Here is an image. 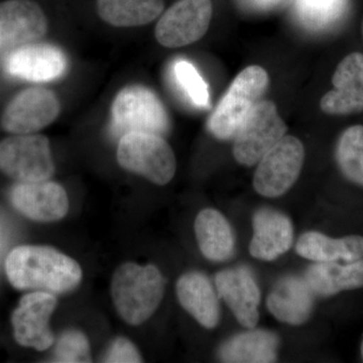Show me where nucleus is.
<instances>
[{
	"instance_id": "obj_1",
	"label": "nucleus",
	"mask_w": 363,
	"mask_h": 363,
	"mask_svg": "<svg viewBox=\"0 0 363 363\" xmlns=\"http://www.w3.org/2000/svg\"><path fill=\"white\" fill-rule=\"evenodd\" d=\"M7 278L18 290L65 294L77 288L82 269L65 253L50 247L14 248L6 262Z\"/></svg>"
},
{
	"instance_id": "obj_2",
	"label": "nucleus",
	"mask_w": 363,
	"mask_h": 363,
	"mask_svg": "<svg viewBox=\"0 0 363 363\" xmlns=\"http://www.w3.org/2000/svg\"><path fill=\"white\" fill-rule=\"evenodd\" d=\"M164 293V277L152 264L125 262L117 267L111 281V297L119 316L138 326L152 316Z\"/></svg>"
},
{
	"instance_id": "obj_3",
	"label": "nucleus",
	"mask_w": 363,
	"mask_h": 363,
	"mask_svg": "<svg viewBox=\"0 0 363 363\" xmlns=\"http://www.w3.org/2000/svg\"><path fill=\"white\" fill-rule=\"evenodd\" d=\"M269 84V74L262 67L252 65L243 69L210 116V133L217 140L233 138L245 116L266 93Z\"/></svg>"
},
{
	"instance_id": "obj_4",
	"label": "nucleus",
	"mask_w": 363,
	"mask_h": 363,
	"mask_svg": "<svg viewBox=\"0 0 363 363\" xmlns=\"http://www.w3.org/2000/svg\"><path fill=\"white\" fill-rule=\"evenodd\" d=\"M117 161L121 168L145 177L156 185H167L176 173L173 150L162 136L133 131L121 138Z\"/></svg>"
},
{
	"instance_id": "obj_5",
	"label": "nucleus",
	"mask_w": 363,
	"mask_h": 363,
	"mask_svg": "<svg viewBox=\"0 0 363 363\" xmlns=\"http://www.w3.org/2000/svg\"><path fill=\"white\" fill-rule=\"evenodd\" d=\"M112 131L123 136L133 131L164 135L169 131L168 113L159 97L143 86L124 88L112 104Z\"/></svg>"
},
{
	"instance_id": "obj_6",
	"label": "nucleus",
	"mask_w": 363,
	"mask_h": 363,
	"mask_svg": "<svg viewBox=\"0 0 363 363\" xmlns=\"http://www.w3.org/2000/svg\"><path fill=\"white\" fill-rule=\"evenodd\" d=\"M286 123L276 104L259 100L234 135V159L243 166H255L286 135Z\"/></svg>"
},
{
	"instance_id": "obj_7",
	"label": "nucleus",
	"mask_w": 363,
	"mask_h": 363,
	"mask_svg": "<svg viewBox=\"0 0 363 363\" xmlns=\"http://www.w3.org/2000/svg\"><path fill=\"white\" fill-rule=\"evenodd\" d=\"M0 169L14 180L47 181L55 172L49 140L40 135H18L0 143Z\"/></svg>"
},
{
	"instance_id": "obj_8",
	"label": "nucleus",
	"mask_w": 363,
	"mask_h": 363,
	"mask_svg": "<svg viewBox=\"0 0 363 363\" xmlns=\"http://www.w3.org/2000/svg\"><path fill=\"white\" fill-rule=\"evenodd\" d=\"M305 160L302 142L285 135L259 162L253 187L259 195L277 198L285 194L297 182Z\"/></svg>"
},
{
	"instance_id": "obj_9",
	"label": "nucleus",
	"mask_w": 363,
	"mask_h": 363,
	"mask_svg": "<svg viewBox=\"0 0 363 363\" xmlns=\"http://www.w3.org/2000/svg\"><path fill=\"white\" fill-rule=\"evenodd\" d=\"M211 0H179L156 26L157 42L166 48L185 47L204 37L211 23Z\"/></svg>"
},
{
	"instance_id": "obj_10",
	"label": "nucleus",
	"mask_w": 363,
	"mask_h": 363,
	"mask_svg": "<svg viewBox=\"0 0 363 363\" xmlns=\"http://www.w3.org/2000/svg\"><path fill=\"white\" fill-rule=\"evenodd\" d=\"M56 307L54 294L35 291L23 296L11 316L16 342L39 351L51 347L55 337L49 322Z\"/></svg>"
},
{
	"instance_id": "obj_11",
	"label": "nucleus",
	"mask_w": 363,
	"mask_h": 363,
	"mask_svg": "<svg viewBox=\"0 0 363 363\" xmlns=\"http://www.w3.org/2000/svg\"><path fill=\"white\" fill-rule=\"evenodd\" d=\"M61 105L52 91L30 88L7 105L2 116V128L16 135H28L50 125L58 117Z\"/></svg>"
},
{
	"instance_id": "obj_12",
	"label": "nucleus",
	"mask_w": 363,
	"mask_h": 363,
	"mask_svg": "<svg viewBox=\"0 0 363 363\" xmlns=\"http://www.w3.org/2000/svg\"><path fill=\"white\" fill-rule=\"evenodd\" d=\"M48 21L32 0H7L0 4V49H18L44 37Z\"/></svg>"
},
{
	"instance_id": "obj_13",
	"label": "nucleus",
	"mask_w": 363,
	"mask_h": 363,
	"mask_svg": "<svg viewBox=\"0 0 363 363\" xmlns=\"http://www.w3.org/2000/svg\"><path fill=\"white\" fill-rule=\"evenodd\" d=\"M11 200L18 211L35 221H58L68 213V195L55 182H21L11 190Z\"/></svg>"
},
{
	"instance_id": "obj_14",
	"label": "nucleus",
	"mask_w": 363,
	"mask_h": 363,
	"mask_svg": "<svg viewBox=\"0 0 363 363\" xmlns=\"http://www.w3.org/2000/svg\"><path fill=\"white\" fill-rule=\"evenodd\" d=\"M333 89L322 97V111L331 116H348L363 111V55L346 56L334 72Z\"/></svg>"
},
{
	"instance_id": "obj_15",
	"label": "nucleus",
	"mask_w": 363,
	"mask_h": 363,
	"mask_svg": "<svg viewBox=\"0 0 363 363\" xmlns=\"http://www.w3.org/2000/svg\"><path fill=\"white\" fill-rule=\"evenodd\" d=\"M215 284L238 323L255 328L259 319L260 290L252 272L245 267L225 269L216 274Z\"/></svg>"
},
{
	"instance_id": "obj_16",
	"label": "nucleus",
	"mask_w": 363,
	"mask_h": 363,
	"mask_svg": "<svg viewBox=\"0 0 363 363\" xmlns=\"http://www.w3.org/2000/svg\"><path fill=\"white\" fill-rule=\"evenodd\" d=\"M6 71L32 82H48L63 76L65 54L52 45L28 44L14 49L6 60Z\"/></svg>"
},
{
	"instance_id": "obj_17",
	"label": "nucleus",
	"mask_w": 363,
	"mask_h": 363,
	"mask_svg": "<svg viewBox=\"0 0 363 363\" xmlns=\"http://www.w3.org/2000/svg\"><path fill=\"white\" fill-rule=\"evenodd\" d=\"M250 252L255 259L272 262L285 255L293 245L294 228L285 214L262 208L253 215Z\"/></svg>"
},
{
	"instance_id": "obj_18",
	"label": "nucleus",
	"mask_w": 363,
	"mask_h": 363,
	"mask_svg": "<svg viewBox=\"0 0 363 363\" xmlns=\"http://www.w3.org/2000/svg\"><path fill=\"white\" fill-rule=\"evenodd\" d=\"M314 295L306 279L286 277L279 279L269 293L267 309L279 321L298 326L311 317Z\"/></svg>"
},
{
	"instance_id": "obj_19",
	"label": "nucleus",
	"mask_w": 363,
	"mask_h": 363,
	"mask_svg": "<svg viewBox=\"0 0 363 363\" xmlns=\"http://www.w3.org/2000/svg\"><path fill=\"white\" fill-rule=\"evenodd\" d=\"M177 297L182 307L196 321L207 329H213L219 323L220 308L213 286L206 276L190 272L178 279Z\"/></svg>"
},
{
	"instance_id": "obj_20",
	"label": "nucleus",
	"mask_w": 363,
	"mask_h": 363,
	"mask_svg": "<svg viewBox=\"0 0 363 363\" xmlns=\"http://www.w3.org/2000/svg\"><path fill=\"white\" fill-rule=\"evenodd\" d=\"M296 252L315 262H353L363 259V236L332 238L317 231H309L298 238Z\"/></svg>"
},
{
	"instance_id": "obj_21",
	"label": "nucleus",
	"mask_w": 363,
	"mask_h": 363,
	"mask_svg": "<svg viewBox=\"0 0 363 363\" xmlns=\"http://www.w3.org/2000/svg\"><path fill=\"white\" fill-rule=\"evenodd\" d=\"M315 295L331 297L343 291L363 288V259L353 262H316L306 272Z\"/></svg>"
},
{
	"instance_id": "obj_22",
	"label": "nucleus",
	"mask_w": 363,
	"mask_h": 363,
	"mask_svg": "<svg viewBox=\"0 0 363 363\" xmlns=\"http://www.w3.org/2000/svg\"><path fill=\"white\" fill-rule=\"evenodd\" d=\"M195 233L202 255L211 262H220L233 257L235 238L230 224L217 210H202L195 220Z\"/></svg>"
},
{
	"instance_id": "obj_23",
	"label": "nucleus",
	"mask_w": 363,
	"mask_h": 363,
	"mask_svg": "<svg viewBox=\"0 0 363 363\" xmlns=\"http://www.w3.org/2000/svg\"><path fill=\"white\" fill-rule=\"evenodd\" d=\"M279 337L271 331L252 328L227 340L219 350L223 362L269 363L277 360Z\"/></svg>"
},
{
	"instance_id": "obj_24",
	"label": "nucleus",
	"mask_w": 363,
	"mask_h": 363,
	"mask_svg": "<svg viewBox=\"0 0 363 363\" xmlns=\"http://www.w3.org/2000/svg\"><path fill=\"white\" fill-rule=\"evenodd\" d=\"M164 7V0H97L100 18L121 28L147 25L156 20Z\"/></svg>"
},
{
	"instance_id": "obj_25",
	"label": "nucleus",
	"mask_w": 363,
	"mask_h": 363,
	"mask_svg": "<svg viewBox=\"0 0 363 363\" xmlns=\"http://www.w3.org/2000/svg\"><path fill=\"white\" fill-rule=\"evenodd\" d=\"M342 175L351 183L363 187V125H353L343 131L335 152Z\"/></svg>"
},
{
	"instance_id": "obj_26",
	"label": "nucleus",
	"mask_w": 363,
	"mask_h": 363,
	"mask_svg": "<svg viewBox=\"0 0 363 363\" xmlns=\"http://www.w3.org/2000/svg\"><path fill=\"white\" fill-rule=\"evenodd\" d=\"M346 0H297L301 21L313 28L330 26L345 9Z\"/></svg>"
},
{
	"instance_id": "obj_27",
	"label": "nucleus",
	"mask_w": 363,
	"mask_h": 363,
	"mask_svg": "<svg viewBox=\"0 0 363 363\" xmlns=\"http://www.w3.org/2000/svg\"><path fill=\"white\" fill-rule=\"evenodd\" d=\"M174 74L179 86L193 104L198 107L209 105V88L190 62L185 60L177 62L174 66Z\"/></svg>"
},
{
	"instance_id": "obj_28",
	"label": "nucleus",
	"mask_w": 363,
	"mask_h": 363,
	"mask_svg": "<svg viewBox=\"0 0 363 363\" xmlns=\"http://www.w3.org/2000/svg\"><path fill=\"white\" fill-rule=\"evenodd\" d=\"M89 342L82 332L68 330L62 334L54 351V362H91Z\"/></svg>"
},
{
	"instance_id": "obj_29",
	"label": "nucleus",
	"mask_w": 363,
	"mask_h": 363,
	"mask_svg": "<svg viewBox=\"0 0 363 363\" xmlns=\"http://www.w3.org/2000/svg\"><path fill=\"white\" fill-rule=\"evenodd\" d=\"M102 362L109 363L143 362L140 352L133 343L124 337L116 338L109 346Z\"/></svg>"
},
{
	"instance_id": "obj_30",
	"label": "nucleus",
	"mask_w": 363,
	"mask_h": 363,
	"mask_svg": "<svg viewBox=\"0 0 363 363\" xmlns=\"http://www.w3.org/2000/svg\"><path fill=\"white\" fill-rule=\"evenodd\" d=\"M259 1H262V2H272V1H274V0H259Z\"/></svg>"
},
{
	"instance_id": "obj_31",
	"label": "nucleus",
	"mask_w": 363,
	"mask_h": 363,
	"mask_svg": "<svg viewBox=\"0 0 363 363\" xmlns=\"http://www.w3.org/2000/svg\"><path fill=\"white\" fill-rule=\"evenodd\" d=\"M362 359H363V340H362Z\"/></svg>"
},
{
	"instance_id": "obj_32",
	"label": "nucleus",
	"mask_w": 363,
	"mask_h": 363,
	"mask_svg": "<svg viewBox=\"0 0 363 363\" xmlns=\"http://www.w3.org/2000/svg\"><path fill=\"white\" fill-rule=\"evenodd\" d=\"M362 30H363V28H362Z\"/></svg>"
}]
</instances>
